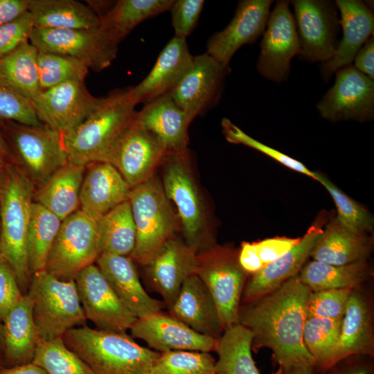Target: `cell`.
I'll return each instance as SVG.
<instances>
[{"instance_id":"6da1fadb","label":"cell","mask_w":374,"mask_h":374,"mask_svg":"<svg viewBox=\"0 0 374 374\" xmlns=\"http://www.w3.org/2000/svg\"><path fill=\"white\" fill-rule=\"evenodd\" d=\"M310 290L296 275L272 292L240 303L238 323L252 334L251 348H266L283 370L314 364L303 341Z\"/></svg>"},{"instance_id":"7a4b0ae2","label":"cell","mask_w":374,"mask_h":374,"mask_svg":"<svg viewBox=\"0 0 374 374\" xmlns=\"http://www.w3.org/2000/svg\"><path fill=\"white\" fill-rule=\"evenodd\" d=\"M35 186L16 163L8 161L0 181V256L13 269L24 294L32 273L27 253V234Z\"/></svg>"},{"instance_id":"3957f363","label":"cell","mask_w":374,"mask_h":374,"mask_svg":"<svg viewBox=\"0 0 374 374\" xmlns=\"http://www.w3.org/2000/svg\"><path fill=\"white\" fill-rule=\"evenodd\" d=\"M62 339L95 374H148L160 355L126 332L84 325L68 330Z\"/></svg>"},{"instance_id":"277c9868","label":"cell","mask_w":374,"mask_h":374,"mask_svg":"<svg viewBox=\"0 0 374 374\" xmlns=\"http://www.w3.org/2000/svg\"><path fill=\"white\" fill-rule=\"evenodd\" d=\"M129 87L115 90L98 102L86 118L62 136L69 162L80 166L101 162L136 114Z\"/></svg>"},{"instance_id":"5b68a950","label":"cell","mask_w":374,"mask_h":374,"mask_svg":"<svg viewBox=\"0 0 374 374\" xmlns=\"http://www.w3.org/2000/svg\"><path fill=\"white\" fill-rule=\"evenodd\" d=\"M27 294L41 341L62 338L86 317L74 279H58L46 270L33 274Z\"/></svg>"},{"instance_id":"8992f818","label":"cell","mask_w":374,"mask_h":374,"mask_svg":"<svg viewBox=\"0 0 374 374\" xmlns=\"http://www.w3.org/2000/svg\"><path fill=\"white\" fill-rule=\"evenodd\" d=\"M136 230L130 258L144 266L177 228L176 216L161 181L154 175L131 188L128 198Z\"/></svg>"},{"instance_id":"52a82bcc","label":"cell","mask_w":374,"mask_h":374,"mask_svg":"<svg viewBox=\"0 0 374 374\" xmlns=\"http://www.w3.org/2000/svg\"><path fill=\"white\" fill-rule=\"evenodd\" d=\"M239 249L215 245L198 252L196 274L210 292L224 330L238 324L242 292L249 274L238 260Z\"/></svg>"},{"instance_id":"ba28073f","label":"cell","mask_w":374,"mask_h":374,"mask_svg":"<svg viewBox=\"0 0 374 374\" xmlns=\"http://www.w3.org/2000/svg\"><path fill=\"white\" fill-rule=\"evenodd\" d=\"M101 254L96 221L80 209L62 221L45 270L58 279H75Z\"/></svg>"},{"instance_id":"9c48e42d","label":"cell","mask_w":374,"mask_h":374,"mask_svg":"<svg viewBox=\"0 0 374 374\" xmlns=\"http://www.w3.org/2000/svg\"><path fill=\"white\" fill-rule=\"evenodd\" d=\"M162 186L176 205L185 242L198 252L216 245L206 235V215L202 198L187 161V151L168 156Z\"/></svg>"},{"instance_id":"30bf717a","label":"cell","mask_w":374,"mask_h":374,"mask_svg":"<svg viewBox=\"0 0 374 374\" xmlns=\"http://www.w3.org/2000/svg\"><path fill=\"white\" fill-rule=\"evenodd\" d=\"M13 145L19 167L35 188L69 163L62 136L44 125H26L1 120Z\"/></svg>"},{"instance_id":"8fae6325","label":"cell","mask_w":374,"mask_h":374,"mask_svg":"<svg viewBox=\"0 0 374 374\" xmlns=\"http://www.w3.org/2000/svg\"><path fill=\"white\" fill-rule=\"evenodd\" d=\"M29 42L38 51L73 57L95 71L112 64L119 44L101 26L93 29L34 27Z\"/></svg>"},{"instance_id":"7c38bea8","label":"cell","mask_w":374,"mask_h":374,"mask_svg":"<svg viewBox=\"0 0 374 374\" xmlns=\"http://www.w3.org/2000/svg\"><path fill=\"white\" fill-rule=\"evenodd\" d=\"M168 155L157 136L132 123L117 137L101 162L113 166L133 188L152 177Z\"/></svg>"},{"instance_id":"4fadbf2b","label":"cell","mask_w":374,"mask_h":374,"mask_svg":"<svg viewBox=\"0 0 374 374\" xmlns=\"http://www.w3.org/2000/svg\"><path fill=\"white\" fill-rule=\"evenodd\" d=\"M294 21L299 39L300 60L310 62L328 61L337 46L339 20L335 2L294 0Z\"/></svg>"},{"instance_id":"5bb4252c","label":"cell","mask_w":374,"mask_h":374,"mask_svg":"<svg viewBox=\"0 0 374 374\" xmlns=\"http://www.w3.org/2000/svg\"><path fill=\"white\" fill-rule=\"evenodd\" d=\"M74 280L86 319L98 330H130L137 318L121 302L95 263L80 271Z\"/></svg>"},{"instance_id":"9a60e30c","label":"cell","mask_w":374,"mask_h":374,"mask_svg":"<svg viewBox=\"0 0 374 374\" xmlns=\"http://www.w3.org/2000/svg\"><path fill=\"white\" fill-rule=\"evenodd\" d=\"M296 27L287 1H278L269 14L260 43L258 72L276 82L286 80L292 57L300 53Z\"/></svg>"},{"instance_id":"2e32d148","label":"cell","mask_w":374,"mask_h":374,"mask_svg":"<svg viewBox=\"0 0 374 374\" xmlns=\"http://www.w3.org/2000/svg\"><path fill=\"white\" fill-rule=\"evenodd\" d=\"M335 84L317 104L323 118L336 122L371 120L374 115V82L353 65L336 72Z\"/></svg>"},{"instance_id":"e0dca14e","label":"cell","mask_w":374,"mask_h":374,"mask_svg":"<svg viewBox=\"0 0 374 374\" xmlns=\"http://www.w3.org/2000/svg\"><path fill=\"white\" fill-rule=\"evenodd\" d=\"M98 100L84 81H71L42 91L32 104L39 121L63 136L86 118Z\"/></svg>"},{"instance_id":"ac0fdd59","label":"cell","mask_w":374,"mask_h":374,"mask_svg":"<svg viewBox=\"0 0 374 374\" xmlns=\"http://www.w3.org/2000/svg\"><path fill=\"white\" fill-rule=\"evenodd\" d=\"M229 71L206 53L193 56V64L170 92L175 103L192 118L219 102Z\"/></svg>"},{"instance_id":"d6986e66","label":"cell","mask_w":374,"mask_h":374,"mask_svg":"<svg viewBox=\"0 0 374 374\" xmlns=\"http://www.w3.org/2000/svg\"><path fill=\"white\" fill-rule=\"evenodd\" d=\"M197 265L198 250L174 236L143 267L151 287L170 309L184 281L196 274Z\"/></svg>"},{"instance_id":"ffe728a7","label":"cell","mask_w":374,"mask_h":374,"mask_svg":"<svg viewBox=\"0 0 374 374\" xmlns=\"http://www.w3.org/2000/svg\"><path fill=\"white\" fill-rule=\"evenodd\" d=\"M271 0H242L237 6L234 17L222 30L208 39L206 53L224 66L243 45L252 44L263 34Z\"/></svg>"},{"instance_id":"44dd1931","label":"cell","mask_w":374,"mask_h":374,"mask_svg":"<svg viewBox=\"0 0 374 374\" xmlns=\"http://www.w3.org/2000/svg\"><path fill=\"white\" fill-rule=\"evenodd\" d=\"M130 331L160 353L170 350L215 351L217 339L197 333L162 311L137 318Z\"/></svg>"},{"instance_id":"7402d4cb","label":"cell","mask_w":374,"mask_h":374,"mask_svg":"<svg viewBox=\"0 0 374 374\" xmlns=\"http://www.w3.org/2000/svg\"><path fill=\"white\" fill-rule=\"evenodd\" d=\"M186 39L174 36L164 46L148 75L137 85L129 87L135 105L148 103L170 93L193 64Z\"/></svg>"},{"instance_id":"603a6c76","label":"cell","mask_w":374,"mask_h":374,"mask_svg":"<svg viewBox=\"0 0 374 374\" xmlns=\"http://www.w3.org/2000/svg\"><path fill=\"white\" fill-rule=\"evenodd\" d=\"M95 264L111 287L136 318L161 311L162 301L151 297L143 288L130 256L101 253Z\"/></svg>"},{"instance_id":"cb8c5ba5","label":"cell","mask_w":374,"mask_h":374,"mask_svg":"<svg viewBox=\"0 0 374 374\" xmlns=\"http://www.w3.org/2000/svg\"><path fill=\"white\" fill-rule=\"evenodd\" d=\"M131 187L111 164L96 162L85 166L80 194V210L94 221L128 200Z\"/></svg>"},{"instance_id":"d4e9b609","label":"cell","mask_w":374,"mask_h":374,"mask_svg":"<svg viewBox=\"0 0 374 374\" xmlns=\"http://www.w3.org/2000/svg\"><path fill=\"white\" fill-rule=\"evenodd\" d=\"M323 229L312 226L299 242L283 256L249 275L242 292L241 303L249 302L278 289L291 278L298 275L308 262Z\"/></svg>"},{"instance_id":"484cf974","label":"cell","mask_w":374,"mask_h":374,"mask_svg":"<svg viewBox=\"0 0 374 374\" xmlns=\"http://www.w3.org/2000/svg\"><path fill=\"white\" fill-rule=\"evenodd\" d=\"M193 120L168 93L144 104L132 123L157 136L170 155L187 151L188 129Z\"/></svg>"},{"instance_id":"4316f807","label":"cell","mask_w":374,"mask_h":374,"mask_svg":"<svg viewBox=\"0 0 374 374\" xmlns=\"http://www.w3.org/2000/svg\"><path fill=\"white\" fill-rule=\"evenodd\" d=\"M374 314L365 285L352 290L342 318L336 362L355 355L374 357Z\"/></svg>"},{"instance_id":"83f0119b","label":"cell","mask_w":374,"mask_h":374,"mask_svg":"<svg viewBox=\"0 0 374 374\" xmlns=\"http://www.w3.org/2000/svg\"><path fill=\"white\" fill-rule=\"evenodd\" d=\"M335 3L341 15L339 24L342 27L343 37L332 57L321 66L322 77L326 81L339 69L352 64L374 29L373 13L363 1L337 0Z\"/></svg>"},{"instance_id":"f1b7e54d","label":"cell","mask_w":374,"mask_h":374,"mask_svg":"<svg viewBox=\"0 0 374 374\" xmlns=\"http://www.w3.org/2000/svg\"><path fill=\"white\" fill-rule=\"evenodd\" d=\"M168 313L199 334L218 339L224 332L213 298L196 274L184 281Z\"/></svg>"},{"instance_id":"f546056e","label":"cell","mask_w":374,"mask_h":374,"mask_svg":"<svg viewBox=\"0 0 374 374\" xmlns=\"http://www.w3.org/2000/svg\"><path fill=\"white\" fill-rule=\"evenodd\" d=\"M373 247L369 233L353 231L332 217L312 249L313 260L328 265H344L368 260Z\"/></svg>"},{"instance_id":"4dcf8cb0","label":"cell","mask_w":374,"mask_h":374,"mask_svg":"<svg viewBox=\"0 0 374 374\" xmlns=\"http://www.w3.org/2000/svg\"><path fill=\"white\" fill-rule=\"evenodd\" d=\"M4 357L11 366L32 362L41 341L33 315V302L24 294L2 321Z\"/></svg>"},{"instance_id":"1f68e13d","label":"cell","mask_w":374,"mask_h":374,"mask_svg":"<svg viewBox=\"0 0 374 374\" xmlns=\"http://www.w3.org/2000/svg\"><path fill=\"white\" fill-rule=\"evenodd\" d=\"M84 172L85 166L67 163L35 189L33 202L64 220L80 209Z\"/></svg>"},{"instance_id":"d6a6232c","label":"cell","mask_w":374,"mask_h":374,"mask_svg":"<svg viewBox=\"0 0 374 374\" xmlns=\"http://www.w3.org/2000/svg\"><path fill=\"white\" fill-rule=\"evenodd\" d=\"M28 11L37 28L93 29L101 26L91 7L75 0H29Z\"/></svg>"},{"instance_id":"836d02e7","label":"cell","mask_w":374,"mask_h":374,"mask_svg":"<svg viewBox=\"0 0 374 374\" xmlns=\"http://www.w3.org/2000/svg\"><path fill=\"white\" fill-rule=\"evenodd\" d=\"M311 292L330 289H355L371 280L373 271L368 260L344 265L307 262L298 274Z\"/></svg>"},{"instance_id":"e575fe53","label":"cell","mask_w":374,"mask_h":374,"mask_svg":"<svg viewBox=\"0 0 374 374\" xmlns=\"http://www.w3.org/2000/svg\"><path fill=\"white\" fill-rule=\"evenodd\" d=\"M252 334L245 327L235 324L225 329L217 339L215 352V374H260L251 354ZM278 367L272 374H282Z\"/></svg>"},{"instance_id":"d590c367","label":"cell","mask_w":374,"mask_h":374,"mask_svg":"<svg viewBox=\"0 0 374 374\" xmlns=\"http://www.w3.org/2000/svg\"><path fill=\"white\" fill-rule=\"evenodd\" d=\"M37 53L28 41L0 58V80L31 102L42 92Z\"/></svg>"},{"instance_id":"8d00e7d4","label":"cell","mask_w":374,"mask_h":374,"mask_svg":"<svg viewBox=\"0 0 374 374\" xmlns=\"http://www.w3.org/2000/svg\"><path fill=\"white\" fill-rule=\"evenodd\" d=\"M175 0H119L100 17L101 26L118 43L142 21L170 10Z\"/></svg>"},{"instance_id":"74e56055","label":"cell","mask_w":374,"mask_h":374,"mask_svg":"<svg viewBox=\"0 0 374 374\" xmlns=\"http://www.w3.org/2000/svg\"><path fill=\"white\" fill-rule=\"evenodd\" d=\"M96 222L101 253L131 256L136 230L129 200L114 207Z\"/></svg>"},{"instance_id":"f35d334b","label":"cell","mask_w":374,"mask_h":374,"mask_svg":"<svg viewBox=\"0 0 374 374\" xmlns=\"http://www.w3.org/2000/svg\"><path fill=\"white\" fill-rule=\"evenodd\" d=\"M62 220L33 202L27 234L28 261L33 274L45 270L48 257Z\"/></svg>"},{"instance_id":"ab89813d","label":"cell","mask_w":374,"mask_h":374,"mask_svg":"<svg viewBox=\"0 0 374 374\" xmlns=\"http://www.w3.org/2000/svg\"><path fill=\"white\" fill-rule=\"evenodd\" d=\"M342 319L306 318L303 330V344L319 371L336 363V353Z\"/></svg>"},{"instance_id":"60d3db41","label":"cell","mask_w":374,"mask_h":374,"mask_svg":"<svg viewBox=\"0 0 374 374\" xmlns=\"http://www.w3.org/2000/svg\"><path fill=\"white\" fill-rule=\"evenodd\" d=\"M32 362L48 374H95L78 355L67 347L62 337L40 341Z\"/></svg>"},{"instance_id":"b9f144b4","label":"cell","mask_w":374,"mask_h":374,"mask_svg":"<svg viewBox=\"0 0 374 374\" xmlns=\"http://www.w3.org/2000/svg\"><path fill=\"white\" fill-rule=\"evenodd\" d=\"M39 84L42 91L71 81H84L89 68L73 57L38 51L37 57Z\"/></svg>"},{"instance_id":"7bdbcfd3","label":"cell","mask_w":374,"mask_h":374,"mask_svg":"<svg viewBox=\"0 0 374 374\" xmlns=\"http://www.w3.org/2000/svg\"><path fill=\"white\" fill-rule=\"evenodd\" d=\"M301 238L276 236L258 242H243L239 249V262L249 275L253 274L283 256Z\"/></svg>"},{"instance_id":"ee69618b","label":"cell","mask_w":374,"mask_h":374,"mask_svg":"<svg viewBox=\"0 0 374 374\" xmlns=\"http://www.w3.org/2000/svg\"><path fill=\"white\" fill-rule=\"evenodd\" d=\"M210 353L170 350L160 353L148 374H215Z\"/></svg>"},{"instance_id":"f6af8a7d","label":"cell","mask_w":374,"mask_h":374,"mask_svg":"<svg viewBox=\"0 0 374 374\" xmlns=\"http://www.w3.org/2000/svg\"><path fill=\"white\" fill-rule=\"evenodd\" d=\"M316 181L321 183L332 197L337 208V219L347 228L370 233L374 227L373 215L361 204L348 196L325 175L314 172Z\"/></svg>"},{"instance_id":"bcb514c9","label":"cell","mask_w":374,"mask_h":374,"mask_svg":"<svg viewBox=\"0 0 374 374\" xmlns=\"http://www.w3.org/2000/svg\"><path fill=\"white\" fill-rule=\"evenodd\" d=\"M222 132L225 139L230 143L242 144L253 148L269 157L292 170L304 174L316 180L314 172L311 171L301 161L269 147L248 135L233 124L229 118H224L221 122Z\"/></svg>"},{"instance_id":"7dc6e473","label":"cell","mask_w":374,"mask_h":374,"mask_svg":"<svg viewBox=\"0 0 374 374\" xmlns=\"http://www.w3.org/2000/svg\"><path fill=\"white\" fill-rule=\"evenodd\" d=\"M351 292V289L310 292L306 305V318L342 319Z\"/></svg>"},{"instance_id":"c3c4849f","label":"cell","mask_w":374,"mask_h":374,"mask_svg":"<svg viewBox=\"0 0 374 374\" xmlns=\"http://www.w3.org/2000/svg\"><path fill=\"white\" fill-rule=\"evenodd\" d=\"M0 120L41 127L32 102L0 80Z\"/></svg>"},{"instance_id":"681fc988","label":"cell","mask_w":374,"mask_h":374,"mask_svg":"<svg viewBox=\"0 0 374 374\" xmlns=\"http://www.w3.org/2000/svg\"><path fill=\"white\" fill-rule=\"evenodd\" d=\"M204 5L203 0L174 1L170 11L175 37L186 39L193 31Z\"/></svg>"},{"instance_id":"f907efd6","label":"cell","mask_w":374,"mask_h":374,"mask_svg":"<svg viewBox=\"0 0 374 374\" xmlns=\"http://www.w3.org/2000/svg\"><path fill=\"white\" fill-rule=\"evenodd\" d=\"M33 28L28 11L12 21L0 25V58L29 41Z\"/></svg>"},{"instance_id":"816d5d0a","label":"cell","mask_w":374,"mask_h":374,"mask_svg":"<svg viewBox=\"0 0 374 374\" xmlns=\"http://www.w3.org/2000/svg\"><path fill=\"white\" fill-rule=\"evenodd\" d=\"M23 295L13 269L0 256V321L1 322Z\"/></svg>"},{"instance_id":"f5cc1de1","label":"cell","mask_w":374,"mask_h":374,"mask_svg":"<svg viewBox=\"0 0 374 374\" xmlns=\"http://www.w3.org/2000/svg\"><path fill=\"white\" fill-rule=\"evenodd\" d=\"M319 374H374V357L351 355L319 371Z\"/></svg>"},{"instance_id":"db71d44e","label":"cell","mask_w":374,"mask_h":374,"mask_svg":"<svg viewBox=\"0 0 374 374\" xmlns=\"http://www.w3.org/2000/svg\"><path fill=\"white\" fill-rule=\"evenodd\" d=\"M374 37L372 35L360 48L354 58V66L373 80Z\"/></svg>"},{"instance_id":"11a10c76","label":"cell","mask_w":374,"mask_h":374,"mask_svg":"<svg viewBox=\"0 0 374 374\" xmlns=\"http://www.w3.org/2000/svg\"><path fill=\"white\" fill-rule=\"evenodd\" d=\"M29 0H0V25L12 21L28 11Z\"/></svg>"},{"instance_id":"9f6ffc18","label":"cell","mask_w":374,"mask_h":374,"mask_svg":"<svg viewBox=\"0 0 374 374\" xmlns=\"http://www.w3.org/2000/svg\"><path fill=\"white\" fill-rule=\"evenodd\" d=\"M0 374H48L42 368L30 362L0 370Z\"/></svg>"},{"instance_id":"6f0895ef","label":"cell","mask_w":374,"mask_h":374,"mask_svg":"<svg viewBox=\"0 0 374 374\" xmlns=\"http://www.w3.org/2000/svg\"><path fill=\"white\" fill-rule=\"evenodd\" d=\"M282 374H319V371L313 364H303L284 369Z\"/></svg>"},{"instance_id":"680465c9","label":"cell","mask_w":374,"mask_h":374,"mask_svg":"<svg viewBox=\"0 0 374 374\" xmlns=\"http://www.w3.org/2000/svg\"><path fill=\"white\" fill-rule=\"evenodd\" d=\"M0 155L4 157L6 159H7L10 155L8 145L1 133H0Z\"/></svg>"},{"instance_id":"91938a15","label":"cell","mask_w":374,"mask_h":374,"mask_svg":"<svg viewBox=\"0 0 374 374\" xmlns=\"http://www.w3.org/2000/svg\"><path fill=\"white\" fill-rule=\"evenodd\" d=\"M4 357V339L3 332V324L0 321V361Z\"/></svg>"},{"instance_id":"94428289","label":"cell","mask_w":374,"mask_h":374,"mask_svg":"<svg viewBox=\"0 0 374 374\" xmlns=\"http://www.w3.org/2000/svg\"><path fill=\"white\" fill-rule=\"evenodd\" d=\"M7 162L6 159L0 155V181L3 175Z\"/></svg>"}]
</instances>
